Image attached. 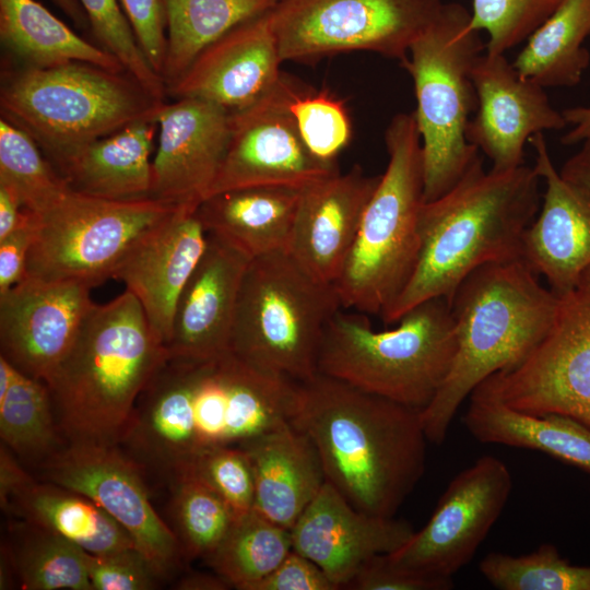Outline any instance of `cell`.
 I'll use <instances>...</instances> for the list:
<instances>
[{
    "label": "cell",
    "instance_id": "obj_50",
    "mask_svg": "<svg viewBox=\"0 0 590 590\" xmlns=\"http://www.w3.org/2000/svg\"><path fill=\"white\" fill-rule=\"evenodd\" d=\"M563 165L559 174L567 180L590 189V138Z\"/></svg>",
    "mask_w": 590,
    "mask_h": 590
},
{
    "label": "cell",
    "instance_id": "obj_23",
    "mask_svg": "<svg viewBox=\"0 0 590 590\" xmlns=\"http://www.w3.org/2000/svg\"><path fill=\"white\" fill-rule=\"evenodd\" d=\"M282 62L270 10L237 25L203 50L178 80L166 86V94L238 111L278 84Z\"/></svg>",
    "mask_w": 590,
    "mask_h": 590
},
{
    "label": "cell",
    "instance_id": "obj_47",
    "mask_svg": "<svg viewBox=\"0 0 590 590\" xmlns=\"http://www.w3.org/2000/svg\"><path fill=\"white\" fill-rule=\"evenodd\" d=\"M251 590H338V587L316 563L292 550Z\"/></svg>",
    "mask_w": 590,
    "mask_h": 590
},
{
    "label": "cell",
    "instance_id": "obj_7",
    "mask_svg": "<svg viewBox=\"0 0 590 590\" xmlns=\"http://www.w3.org/2000/svg\"><path fill=\"white\" fill-rule=\"evenodd\" d=\"M385 142L387 168L334 283L342 308L378 316L398 298L414 272L424 202L423 150L414 114L393 116Z\"/></svg>",
    "mask_w": 590,
    "mask_h": 590
},
{
    "label": "cell",
    "instance_id": "obj_24",
    "mask_svg": "<svg viewBox=\"0 0 590 590\" xmlns=\"http://www.w3.org/2000/svg\"><path fill=\"white\" fill-rule=\"evenodd\" d=\"M379 179L354 166L302 189L286 251L317 280L337 282Z\"/></svg>",
    "mask_w": 590,
    "mask_h": 590
},
{
    "label": "cell",
    "instance_id": "obj_43",
    "mask_svg": "<svg viewBox=\"0 0 590 590\" xmlns=\"http://www.w3.org/2000/svg\"><path fill=\"white\" fill-rule=\"evenodd\" d=\"M184 472L194 475L214 491L229 507L235 518L253 509V473L249 459L240 447L206 449L178 473Z\"/></svg>",
    "mask_w": 590,
    "mask_h": 590
},
{
    "label": "cell",
    "instance_id": "obj_34",
    "mask_svg": "<svg viewBox=\"0 0 590 590\" xmlns=\"http://www.w3.org/2000/svg\"><path fill=\"white\" fill-rule=\"evenodd\" d=\"M0 437L16 457L38 464L66 444L46 382L16 367L0 391Z\"/></svg>",
    "mask_w": 590,
    "mask_h": 590
},
{
    "label": "cell",
    "instance_id": "obj_33",
    "mask_svg": "<svg viewBox=\"0 0 590 590\" xmlns=\"http://www.w3.org/2000/svg\"><path fill=\"white\" fill-rule=\"evenodd\" d=\"M166 21V86L197 57L237 25L272 10L282 0H162Z\"/></svg>",
    "mask_w": 590,
    "mask_h": 590
},
{
    "label": "cell",
    "instance_id": "obj_12",
    "mask_svg": "<svg viewBox=\"0 0 590 590\" xmlns=\"http://www.w3.org/2000/svg\"><path fill=\"white\" fill-rule=\"evenodd\" d=\"M441 0H282L271 10L282 61L371 51L403 62Z\"/></svg>",
    "mask_w": 590,
    "mask_h": 590
},
{
    "label": "cell",
    "instance_id": "obj_46",
    "mask_svg": "<svg viewBox=\"0 0 590 590\" xmlns=\"http://www.w3.org/2000/svg\"><path fill=\"white\" fill-rule=\"evenodd\" d=\"M119 2L148 61L162 76L167 44L163 1L119 0Z\"/></svg>",
    "mask_w": 590,
    "mask_h": 590
},
{
    "label": "cell",
    "instance_id": "obj_36",
    "mask_svg": "<svg viewBox=\"0 0 590 590\" xmlns=\"http://www.w3.org/2000/svg\"><path fill=\"white\" fill-rule=\"evenodd\" d=\"M9 551L20 587L25 590H93L86 553L69 540L21 522Z\"/></svg>",
    "mask_w": 590,
    "mask_h": 590
},
{
    "label": "cell",
    "instance_id": "obj_41",
    "mask_svg": "<svg viewBox=\"0 0 590 590\" xmlns=\"http://www.w3.org/2000/svg\"><path fill=\"white\" fill-rule=\"evenodd\" d=\"M564 0H472L471 25L485 32V51L506 54L526 42Z\"/></svg>",
    "mask_w": 590,
    "mask_h": 590
},
{
    "label": "cell",
    "instance_id": "obj_52",
    "mask_svg": "<svg viewBox=\"0 0 590 590\" xmlns=\"http://www.w3.org/2000/svg\"><path fill=\"white\" fill-rule=\"evenodd\" d=\"M232 586L220 575L214 573H193L184 576L177 582V589L180 590H225Z\"/></svg>",
    "mask_w": 590,
    "mask_h": 590
},
{
    "label": "cell",
    "instance_id": "obj_49",
    "mask_svg": "<svg viewBox=\"0 0 590 590\" xmlns=\"http://www.w3.org/2000/svg\"><path fill=\"white\" fill-rule=\"evenodd\" d=\"M30 212L12 191L0 186V239L20 227Z\"/></svg>",
    "mask_w": 590,
    "mask_h": 590
},
{
    "label": "cell",
    "instance_id": "obj_40",
    "mask_svg": "<svg viewBox=\"0 0 590 590\" xmlns=\"http://www.w3.org/2000/svg\"><path fill=\"white\" fill-rule=\"evenodd\" d=\"M94 35L116 57L126 72L153 98L164 102L166 84L143 54L117 0H79Z\"/></svg>",
    "mask_w": 590,
    "mask_h": 590
},
{
    "label": "cell",
    "instance_id": "obj_37",
    "mask_svg": "<svg viewBox=\"0 0 590 590\" xmlns=\"http://www.w3.org/2000/svg\"><path fill=\"white\" fill-rule=\"evenodd\" d=\"M0 186L24 209L40 215L71 188L42 152L35 139L5 118L0 120Z\"/></svg>",
    "mask_w": 590,
    "mask_h": 590
},
{
    "label": "cell",
    "instance_id": "obj_29",
    "mask_svg": "<svg viewBox=\"0 0 590 590\" xmlns=\"http://www.w3.org/2000/svg\"><path fill=\"white\" fill-rule=\"evenodd\" d=\"M1 508L22 521L56 533L94 555L137 548L128 532L86 496L31 474ZM138 550V548H137Z\"/></svg>",
    "mask_w": 590,
    "mask_h": 590
},
{
    "label": "cell",
    "instance_id": "obj_44",
    "mask_svg": "<svg viewBox=\"0 0 590 590\" xmlns=\"http://www.w3.org/2000/svg\"><path fill=\"white\" fill-rule=\"evenodd\" d=\"M86 567L93 590H149L158 579L137 548L111 555L86 553Z\"/></svg>",
    "mask_w": 590,
    "mask_h": 590
},
{
    "label": "cell",
    "instance_id": "obj_17",
    "mask_svg": "<svg viewBox=\"0 0 590 590\" xmlns=\"http://www.w3.org/2000/svg\"><path fill=\"white\" fill-rule=\"evenodd\" d=\"M91 290L78 282L25 275L0 294V355L45 381L73 345L94 304Z\"/></svg>",
    "mask_w": 590,
    "mask_h": 590
},
{
    "label": "cell",
    "instance_id": "obj_13",
    "mask_svg": "<svg viewBox=\"0 0 590 590\" xmlns=\"http://www.w3.org/2000/svg\"><path fill=\"white\" fill-rule=\"evenodd\" d=\"M476 388L511 409L562 414L590 427V268L559 297L553 326L540 344Z\"/></svg>",
    "mask_w": 590,
    "mask_h": 590
},
{
    "label": "cell",
    "instance_id": "obj_9",
    "mask_svg": "<svg viewBox=\"0 0 590 590\" xmlns=\"http://www.w3.org/2000/svg\"><path fill=\"white\" fill-rule=\"evenodd\" d=\"M485 47L481 32L471 25V12L449 2L400 63L414 84L424 202L449 191L481 155L465 132L477 107L471 70Z\"/></svg>",
    "mask_w": 590,
    "mask_h": 590
},
{
    "label": "cell",
    "instance_id": "obj_53",
    "mask_svg": "<svg viewBox=\"0 0 590 590\" xmlns=\"http://www.w3.org/2000/svg\"><path fill=\"white\" fill-rule=\"evenodd\" d=\"M79 26H85L87 15L79 0H51Z\"/></svg>",
    "mask_w": 590,
    "mask_h": 590
},
{
    "label": "cell",
    "instance_id": "obj_6",
    "mask_svg": "<svg viewBox=\"0 0 590 590\" xmlns=\"http://www.w3.org/2000/svg\"><path fill=\"white\" fill-rule=\"evenodd\" d=\"M398 322L394 329L376 331L365 314L340 309L326 327L318 373L422 411L456 354L450 304L445 297L425 300Z\"/></svg>",
    "mask_w": 590,
    "mask_h": 590
},
{
    "label": "cell",
    "instance_id": "obj_35",
    "mask_svg": "<svg viewBox=\"0 0 590 590\" xmlns=\"http://www.w3.org/2000/svg\"><path fill=\"white\" fill-rule=\"evenodd\" d=\"M292 550L290 529L252 509L235 518L227 533L204 560L233 588L251 590Z\"/></svg>",
    "mask_w": 590,
    "mask_h": 590
},
{
    "label": "cell",
    "instance_id": "obj_26",
    "mask_svg": "<svg viewBox=\"0 0 590 590\" xmlns=\"http://www.w3.org/2000/svg\"><path fill=\"white\" fill-rule=\"evenodd\" d=\"M240 448L253 473V510L291 529L327 482L312 441L285 422Z\"/></svg>",
    "mask_w": 590,
    "mask_h": 590
},
{
    "label": "cell",
    "instance_id": "obj_39",
    "mask_svg": "<svg viewBox=\"0 0 590 590\" xmlns=\"http://www.w3.org/2000/svg\"><path fill=\"white\" fill-rule=\"evenodd\" d=\"M479 569L499 590H590V566L570 564L550 543L520 556L492 552Z\"/></svg>",
    "mask_w": 590,
    "mask_h": 590
},
{
    "label": "cell",
    "instance_id": "obj_45",
    "mask_svg": "<svg viewBox=\"0 0 590 590\" xmlns=\"http://www.w3.org/2000/svg\"><path fill=\"white\" fill-rule=\"evenodd\" d=\"M452 578L417 571L394 562L389 554L368 559L349 582L352 590H449Z\"/></svg>",
    "mask_w": 590,
    "mask_h": 590
},
{
    "label": "cell",
    "instance_id": "obj_32",
    "mask_svg": "<svg viewBox=\"0 0 590 590\" xmlns=\"http://www.w3.org/2000/svg\"><path fill=\"white\" fill-rule=\"evenodd\" d=\"M590 0H564L526 40L512 61L519 74L542 87L580 83L590 64Z\"/></svg>",
    "mask_w": 590,
    "mask_h": 590
},
{
    "label": "cell",
    "instance_id": "obj_21",
    "mask_svg": "<svg viewBox=\"0 0 590 590\" xmlns=\"http://www.w3.org/2000/svg\"><path fill=\"white\" fill-rule=\"evenodd\" d=\"M290 531L293 550L316 563L338 589H345L368 559L394 553L415 532L405 520L355 508L328 482Z\"/></svg>",
    "mask_w": 590,
    "mask_h": 590
},
{
    "label": "cell",
    "instance_id": "obj_4",
    "mask_svg": "<svg viewBox=\"0 0 590 590\" xmlns=\"http://www.w3.org/2000/svg\"><path fill=\"white\" fill-rule=\"evenodd\" d=\"M167 357L131 292L94 303L45 380L64 441L118 446L139 396Z\"/></svg>",
    "mask_w": 590,
    "mask_h": 590
},
{
    "label": "cell",
    "instance_id": "obj_14",
    "mask_svg": "<svg viewBox=\"0 0 590 590\" xmlns=\"http://www.w3.org/2000/svg\"><path fill=\"white\" fill-rule=\"evenodd\" d=\"M39 467L42 480L86 496L114 518L158 578L178 565L175 532L154 509L140 465L118 446L66 442Z\"/></svg>",
    "mask_w": 590,
    "mask_h": 590
},
{
    "label": "cell",
    "instance_id": "obj_1",
    "mask_svg": "<svg viewBox=\"0 0 590 590\" xmlns=\"http://www.w3.org/2000/svg\"><path fill=\"white\" fill-rule=\"evenodd\" d=\"M298 382L259 369L231 351L169 356L139 396L119 445L140 467L172 477L200 452L240 447L285 423Z\"/></svg>",
    "mask_w": 590,
    "mask_h": 590
},
{
    "label": "cell",
    "instance_id": "obj_15",
    "mask_svg": "<svg viewBox=\"0 0 590 590\" xmlns=\"http://www.w3.org/2000/svg\"><path fill=\"white\" fill-rule=\"evenodd\" d=\"M300 90L282 73L266 96L231 113L227 149L208 197L255 186L303 189L340 172L315 157L299 135L291 103Z\"/></svg>",
    "mask_w": 590,
    "mask_h": 590
},
{
    "label": "cell",
    "instance_id": "obj_19",
    "mask_svg": "<svg viewBox=\"0 0 590 590\" xmlns=\"http://www.w3.org/2000/svg\"><path fill=\"white\" fill-rule=\"evenodd\" d=\"M152 160L151 198L175 206H199L222 165L231 133V111L191 97L163 102Z\"/></svg>",
    "mask_w": 590,
    "mask_h": 590
},
{
    "label": "cell",
    "instance_id": "obj_20",
    "mask_svg": "<svg viewBox=\"0 0 590 590\" xmlns=\"http://www.w3.org/2000/svg\"><path fill=\"white\" fill-rule=\"evenodd\" d=\"M529 143L545 191L538 215L523 234L520 260L562 297L590 268V189L559 174L543 133L532 135Z\"/></svg>",
    "mask_w": 590,
    "mask_h": 590
},
{
    "label": "cell",
    "instance_id": "obj_31",
    "mask_svg": "<svg viewBox=\"0 0 590 590\" xmlns=\"http://www.w3.org/2000/svg\"><path fill=\"white\" fill-rule=\"evenodd\" d=\"M0 36L28 67L78 61L126 72L116 57L80 37L36 0H0Z\"/></svg>",
    "mask_w": 590,
    "mask_h": 590
},
{
    "label": "cell",
    "instance_id": "obj_28",
    "mask_svg": "<svg viewBox=\"0 0 590 590\" xmlns=\"http://www.w3.org/2000/svg\"><path fill=\"white\" fill-rule=\"evenodd\" d=\"M302 189L255 186L205 198L198 215L213 234L253 259L286 250Z\"/></svg>",
    "mask_w": 590,
    "mask_h": 590
},
{
    "label": "cell",
    "instance_id": "obj_38",
    "mask_svg": "<svg viewBox=\"0 0 590 590\" xmlns=\"http://www.w3.org/2000/svg\"><path fill=\"white\" fill-rule=\"evenodd\" d=\"M172 481L174 532L186 558L205 559L227 533L235 517L225 502L190 473Z\"/></svg>",
    "mask_w": 590,
    "mask_h": 590
},
{
    "label": "cell",
    "instance_id": "obj_10",
    "mask_svg": "<svg viewBox=\"0 0 590 590\" xmlns=\"http://www.w3.org/2000/svg\"><path fill=\"white\" fill-rule=\"evenodd\" d=\"M342 308L333 284L286 250L253 258L245 271L229 341L244 362L303 382L318 373L327 324Z\"/></svg>",
    "mask_w": 590,
    "mask_h": 590
},
{
    "label": "cell",
    "instance_id": "obj_16",
    "mask_svg": "<svg viewBox=\"0 0 590 590\" xmlns=\"http://www.w3.org/2000/svg\"><path fill=\"white\" fill-rule=\"evenodd\" d=\"M511 488L506 463L482 456L450 481L427 523L390 557L404 567L452 578L473 558Z\"/></svg>",
    "mask_w": 590,
    "mask_h": 590
},
{
    "label": "cell",
    "instance_id": "obj_48",
    "mask_svg": "<svg viewBox=\"0 0 590 590\" xmlns=\"http://www.w3.org/2000/svg\"><path fill=\"white\" fill-rule=\"evenodd\" d=\"M37 229V215L30 212L26 221L0 239V294L26 275L27 258Z\"/></svg>",
    "mask_w": 590,
    "mask_h": 590
},
{
    "label": "cell",
    "instance_id": "obj_11",
    "mask_svg": "<svg viewBox=\"0 0 590 590\" xmlns=\"http://www.w3.org/2000/svg\"><path fill=\"white\" fill-rule=\"evenodd\" d=\"M176 208L152 198L108 200L70 189L36 214L26 275L96 287L113 279L133 245Z\"/></svg>",
    "mask_w": 590,
    "mask_h": 590
},
{
    "label": "cell",
    "instance_id": "obj_42",
    "mask_svg": "<svg viewBox=\"0 0 590 590\" xmlns=\"http://www.w3.org/2000/svg\"><path fill=\"white\" fill-rule=\"evenodd\" d=\"M299 135L310 153L326 163L338 155L352 137L351 120L342 101L330 93L300 90L291 103Z\"/></svg>",
    "mask_w": 590,
    "mask_h": 590
},
{
    "label": "cell",
    "instance_id": "obj_22",
    "mask_svg": "<svg viewBox=\"0 0 590 590\" xmlns=\"http://www.w3.org/2000/svg\"><path fill=\"white\" fill-rule=\"evenodd\" d=\"M197 210L176 208L133 245L113 275L138 299L165 346L170 340L178 298L208 244Z\"/></svg>",
    "mask_w": 590,
    "mask_h": 590
},
{
    "label": "cell",
    "instance_id": "obj_2",
    "mask_svg": "<svg viewBox=\"0 0 590 590\" xmlns=\"http://www.w3.org/2000/svg\"><path fill=\"white\" fill-rule=\"evenodd\" d=\"M290 422L312 441L327 482L367 514L393 517L425 472L421 410L339 379L298 382Z\"/></svg>",
    "mask_w": 590,
    "mask_h": 590
},
{
    "label": "cell",
    "instance_id": "obj_8",
    "mask_svg": "<svg viewBox=\"0 0 590 590\" xmlns=\"http://www.w3.org/2000/svg\"><path fill=\"white\" fill-rule=\"evenodd\" d=\"M125 74L78 61L27 66L2 84L3 118L31 134L58 172L87 143L156 117L163 102Z\"/></svg>",
    "mask_w": 590,
    "mask_h": 590
},
{
    "label": "cell",
    "instance_id": "obj_25",
    "mask_svg": "<svg viewBox=\"0 0 590 590\" xmlns=\"http://www.w3.org/2000/svg\"><path fill=\"white\" fill-rule=\"evenodd\" d=\"M251 259L208 233V244L175 309L169 356L203 359L229 351L241 281Z\"/></svg>",
    "mask_w": 590,
    "mask_h": 590
},
{
    "label": "cell",
    "instance_id": "obj_3",
    "mask_svg": "<svg viewBox=\"0 0 590 590\" xmlns=\"http://www.w3.org/2000/svg\"><path fill=\"white\" fill-rule=\"evenodd\" d=\"M540 180L534 166L524 164L486 170L480 155L449 191L423 202L417 263L402 293L379 316L384 323L398 322L432 298L450 302L458 285L482 266L520 259L523 234L541 206Z\"/></svg>",
    "mask_w": 590,
    "mask_h": 590
},
{
    "label": "cell",
    "instance_id": "obj_18",
    "mask_svg": "<svg viewBox=\"0 0 590 590\" xmlns=\"http://www.w3.org/2000/svg\"><path fill=\"white\" fill-rule=\"evenodd\" d=\"M471 79L477 107L465 135L492 161V169L523 165L524 148L532 135L567 126L545 88L521 76L505 54H481L473 63Z\"/></svg>",
    "mask_w": 590,
    "mask_h": 590
},
{
    "label": "cell",
    "instance_id": "obj_30",
    "mask_svg": "<svg viewBox=\"0 0 590 590\" xmlns=\"http://www.w3.org/2000/svg\"><path fill=\"white\" fill-rule=\"evenodd\" d=\"M463 415L480 442L541 451L590 474V427L562 414L533 415L509 408L475 388Z\"/></svg>",
    "mask_w": 590,
    "mask_h": 590
},
{
    "label": "cell",
    "instance_id": "obj_27",
    "mask_svg": "<svg viewBox=\"0 0 590 590\" xmlns=\"http://www.w3.org/2000/svg\"><path fill=\"white\" fill-rule=\"evenodd\" d=\"M155 118L138 120L74 152L59 174L76 192L108 200L151 198Z\"/></svg>",
    "mask_w": 590,
    "mask_h": 590
},
{
    "label": "cell",
    "instance_id": "obj_5",
    "mask_svg": "<svg viewBox=\"0 0 590 590\" xmlns=\"http://www.w3.org/2000/svg\"><path fill=\"white\" fill-rule=\"evenodd\" d=\"M457 349L450 370L421 411L428 441H445L450 424L472 391L489 376L521 363L545 338L559 297L540 284L520 259L471 272L450 302Z\"/></svg>",
    "mask_w": 590,
    "mask_h": 590
},
{
    "label": "cell",
    "instance_id": "obj_51",
    "mask_svg": "<svg viewBox=\"0 0 590 590\" xmlns=\"http://www.w3.org/2000/svg\"><path fill=\"white\" fill-rule=\"evenodd\" d=\"M571 128L562 137L564 145H573L590 138V107H573L562 111Z\"/></svg>",
    "mask_w": 590,
    "mask_h": 590
}]
</instances>
